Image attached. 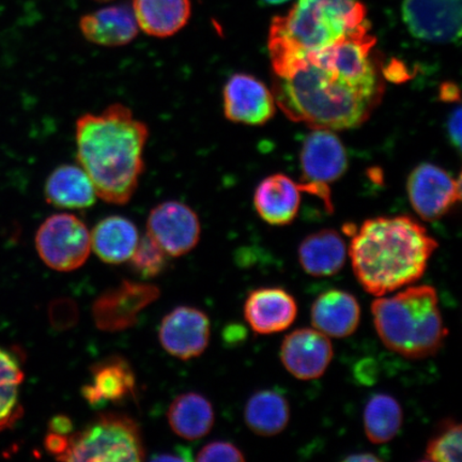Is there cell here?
Listing matches in <instances>:
<instances>
[{
  "mask_svg": "<svg viewBox=\"0 0 462 462\" xmlns=\"http://www.w3.org/2000/svg\"><path fill=\"white\" fill-rule=\"evenodd\" d=\"M160 297V289L152 284L124 281L96 299L92 316L97 328L120 332L134 327L138 315Z\"/></svg>",
  "mask_w": 462,
  "mask_h": 462,
  "instance_id": "cell-8",
  "label": "cell"
},
{
  "mask_svg": "<svg viewBox=\"0 0 462 462\" xmlns=\"http://www.w3.org/2000/svg\"><path fill=\"white\" fill-rule=\"evenodd\" d=\"M224 115L231 123L263 125L274 117L273 91L251 74L231 75L223 89Z\"/></svg>",
  "mask_w": 462,
  "mask_h": 462,
  "instance_id": "cell-12",
  "label": "cell"
},
{
  "mask_svg": "<svg viewBox=\"0 0 462 462\" xmlns=\"http://www.w3.org/2000/svg\"><path fill=\"white\" fill-rule=\"evenodd\" d=\"M303 184L276 173L259 183L254 205L260 217L273 226H285L298 217Z\"/></svg>",
  "mask_w": 462,
  "mask_h": 462,
  "instance_id": "cell-19",
  "label": "cell"
},
{
  "mask_svg": "<svg viewBox=\"0 0 462 462\" xmlns=\"http://www.w3.org/2000/svg\"><path fill=\"white\" fill-rule=\"evenodd\" d=\"M438 246L412 217H375L352 234L348 253L357 282L378 298L419 282Z\"/></svg>",
  "mask_w": 462,
  "mask_h": 462,
  "instance_id": "cell-3",
  "label": "cell"
},
{
  "mask_svg": "<svg viewBox=\"0 0 462 462\" xmlns=\"http://www.w3.org/2000/svg\"><path fill=\"white\" fill-rule=\"evenodd\" d=\"M375 42L365 21L334 44L309 54L286 77H274L276 106L289 119L314 129L360 126L384 95Z\"/></svg>",
  "mask_w": 462,
  "mask_h": 462,
  "instance_id": "cell-1",
  "label": "cell"
},
{
  "mask_svg": "<svg viewBox=\"0 0 462 462\" xmlns=\"http://www.w3.org/2000/svg\"><path fill=\"white\" fill-rule=\"evenodd\" d=\"M152 460H178V461H190L193 460L192 453L189 448H180L173 450L172 453H163L159 456H153Z\"/></svg>",
  "mask_w": 462,
  "mask_h": 462,
  "instance_id": "cell-37",
  "label": "cell"
},
{
  "mask_svg": "<svg viewBox=\"0 0 462 462\" xmlns=\"http://www.w3.org/2000/svg\"><path fill=\"white\" fill-rule=\"evenodd\" d=\"M402 21L413 37L432 43L461 38V0H403Z\"/></svg>",
  "mask_w": 462,
  "mask_h": 462,
  "instance_id": "cell-11",
  "label": "cell"
},
{
  "mask_svg": "<svg viewBox=\"0 0 462 462\" xmlns=\"http://www.w3.org/2000/svg\"><path fill=\"white\" fill-rule=\"evenodd\" d=\"M144 448L136 421L121 413H102L72 432L62 461H142Z\"/></svg>",
  "mask_w": 462,
  "mask_h": 462,
  "instance_id": "cell-6",
  "label": "cell"
},
{
  "mask_svg": "<svg viewBox=\"0 0 462 462\" xmlns=\"http://www.w3.org/2000/svg\"><path fill=\"white\" fill-rule=\"evenodd\" d=\"M407 190L414 211L424 221L433 222L447 216L460 200L461 180L441 167L424 163L410 175Z\"/></svg>",
  "mask_w": 462,
  "mask_h": 462,
  "instance_id": "cell-10",
  "label": "cell"
},
{
  "mask_svg": "<svg viewBox=\"0 0 462 462\" xmlns=\"http://www.w3.org/2000/svg\"><path fill=\"white\" fill-rule=\"evenodd\" d=\"M90 372L91 381L83 386L82 395L91 407L99 409L135 397V374L124 357L109 356L96 363Z\"/></svg>",
  "mask_w": 462,
  "mask_h": 462,
  "instance_id": "cell-17",
  "label": "cell"
},
{
  "mask_svg": "<svg viewBox=\"0 0 462 462\" xmlns=\"http://www.w3.org/2000/svg\"><path fill=\"white\" fill-rule=\"evenodd\" d=\"M149 134L147 124L121 103L79 117L77 158L94 183L97 198L120 206L133 199L144 171Z\"/></svg>",
  "mask_w": 462,
  "mask_h": 462,
  "instance_id": "cell-2",
  "label": "cell"
},
{
  "mask_svg": "<svg viewBox=\"0 0 462 462\" xmlns=\"http://www.w3.org/2000/svg\"><path fill=\"white\" fill-rule=\"evenodd\" d=\"M462 427L454 419L442 420L427 443L425 460L459 462L461 460Z\"/></svg>",
  "mask_w": 462,
  "mask_h": 462,
  "instance_id": "cell-29",
  "label": "cell"
},
{
  "mask_svg": "<svg viewBox=\"0 0 462 462\" xmlns=\"http://www.w3.org/2000/svg\"><path fill=\"white\" fill-rule=\"evenodd\" d=\"M167 257L169 255L147 235L138 241L129 259L130 267L143 279H153L165 270Z\"/></svg>",
  "mask_w": 462,
  "mask_h": 462,
  "instance_id": "cell-30",
  "label": "cell"
},
{
  "mask_svg": "<svg viewBox=\"0 0 462 462\" xmlns=\"http://www.w3.org/2000/svg\"><path fill=\"white\" fill-rule=\"evenodd\" d=\"M281 360L286 371L303 381L322 377L333 360L330 337L316 328H302L289 333L281 346Z\"/></svg>",
  "mask_w": 462,
  "mask_h": 462,
  "instance_id": "cell-13",
  "label": "cell"
},
{
  "mask_svg": "<svg viewBox=\"0 0 462 462\" xmlns=\"http://www.w3.org/2000/svg\"><path fill=\"white\" fill-rule=\"evenodd\" d=\"M372 315L381 342L409 360L436 356L448 335L437 291L430 285H410L394 296L378 297Z\"/></svg>",
  "mask_w": 462,
  "mask_h": 462,
  "instance_id": "cell-5",
  "label": "cell"
},
{
  "mask_svg": "<svg viewBox=\"0 0 462 462\" xmlns=\"http://www.w3.org/2000/svg\"><path fill=\"white\" fill-rule=\"evenodd\" d=\"M69 438H70V435L63 436L49 431L44 439L45 449L48 450L51 455L55 456L56 459L60 460L68 450Z\"/></svg>",
  "mask_w": 462,
  "mask_h": 462,
  "instance_id": "cell-33",
  "label": "cell"
},
{
  "mask_svg": "<svg viewBox=\"0 0 462 462\" xmlns=\"http://www.w3.org/2000/svg\"><path fill=\"white\" fill-rule=\"evenodd\" d=\"M80 32L87 42L104 48H120L137 37L138 25L128 5H116L80 17Z\"/></svg>",
  "mask_w": 462,
  "mask_h": 462,
  "instance_id": "cell-20",
  "label": "cell"
},
{
  "mask_svg": "<svg viewBox=\"0 0 462 462\" xmlns=\"http://www.w3.org/2000/svg\"><path fill=\"white\" fill-rule=\"evenodd\" d=\"M24 380L19 362L9 352L0 349V430L19 419L20 386Z\"/></svg>",
  "mask_w": 462,
  "mask_h": 462,
  "instance_id": "cell-28",
  "label": "cell"
},
{
  "mask_svg": "<svg viewBox=\"0 0 462 462\" xmlns=\"http://www.w3.org/2000/svg\"><path fill=\"white\" fill-rule=\"evenodd\" d=\"M167 420L177 436L193 441L204 438L215 425V410L209 400L199 393H186L173 401Z\"/></svg>",
  "mask_w": 462,
  "mask_h": 462,
  "instance_id": "cell-25",
  "label": "cell"
},
{
  "mask_svg": "<svg viewBox=\"0 0 462 462\" xmlns=\"http://www.w3.org/2000/svg\"><path fill=\"white\" fill-rule=\"evenodd\" d=\"M44 198L48 204L60 209L83 210L96 204L97 195L82 167L62 164L46 179Z\"/></svg>",
  "mask_w": 462,
  "mask_h": 462,
  "instance_id": "cell-21",
  "label": "cell"
},
{
  "mask_svg": "<svg viewBox=\"0 0 462 462\" xmlns=\"http://www.w3.org/2000/svg\"><path fill=\"white\" fill-rule=\"evenodd\" d=\"M299 262L305 273L315 277L337 275L345 267L346 242L337 230L310 234L299 246Z\"/></svg>",
  "mask_w": 462,
  "mask_h": 462,
  "instance_id": "cell-22",
  "label": "cell"
},
{
  "mask_svg": "<svg viewBox=\"0 0 462 462\" xmlns=\"http://www.w3.org/2000/svg\"><path fill=\"white\" fill-rule=\"evenodd\" d=\"M196 460L206 462H244L245 461V456L244 452L233 443L215 441L202 448Z\"/></svg>",
  "mask_w": 462,
  "mask_h": 462,
  "instance_id": "cell-31",
  "label": "cell"
},
{
  "mask_svg": "<svg viewBox=\"0 0 462 462\" xmlns=\"http://www.w3.org/2000/svg\"><path fill=\"white\" fill-rule=\"evenodd\" d=\"M305 183L328 187L338 180L348 167L342 141L333 131L315 129L305 138L300 154Z\"/></svg>",
  "mask_w": 462,
  "mask_h": 462,
  "instance_id": "cell-15",
  "label": "cell"
},
{
  "mask_svg": "<svg viewBox=\"0 0 462 462\" xmlns=\"http://www.w3.org/2000/svg\"><path fill=\"white\" fill-rule=\"evenodd\" d=\"M34 242L42 262L60 273L82 267L90 255V231L82 219L68 213L46 218Z\"/></svg>",
  "mask_w": 462,
  "mask_h": 462,
  "instance_id": "cell-7",
  "label": "cell"
},
{
  "mask_svg": "<svg viewBox=\"0 0 462 462\" xmlns=\"http://www.w3.org/2000/svg\"><path fill=\"white\" fill-rule=\"evenodd\" d=\"M298 316L296 299L285 289L263 287L253 291L245 303V318L260 335L281 333L291 328Z\"/></svg>",
  "mask_w": 462,
  "mask_h": 462,
  "instance_id": "cell-16",
  "label": "cell"
},
{
  "mask_svg": "<svg viewBox=\"0 0 462 462\" xmlns=\"http://www.w3.org/2000/svg\"><path fill=\"white\" fill-rule=\"evenodd\" d=\"M360 0H298L271 23L268 49L274 77H286L304 58L328 48L366 21Z\"/></svg>",
  "mask_w": 462,
  "mask_h": 462,
  "instance_id": "cell-4",
  "label": "cell"
},
{
  "mask_svg": "<svg viewBox=\"0 0 462 462\" xmlns=\"http://www.w3.org/2000/svg\"><path fill=\"white\" fill-rule=\"evenodd\" d=\"M147 235L167 255L180 257L199 245L201 226L198 213L182 201L161 202L149 213Z\"/></svg>",
  "mask_w": 462,
  "mask_h": 462,
  "instance_id": "cell-9",
  "label": "cell"
},
{
  "mask_svg": "<svg viewBox=\"0 0 462 462\" xmlns=\"http://www.w3.org/2000/svg\"><path fill=\"white\" fill-rule=\"evenodd\" d=\"M439 97H440V100L443 102H460L459 87L453 82L442 84L440 90H439Z\"/></svg>",
  "mask_w": 462,
  "mask_h": 462,
  "instance_id": "cell-36",
  "label": "cell"
},
{
  "mask_svg": "<svg viewBox=\"0 0 462 462\" xmlns=\"http://www.w3.org/2000/svg\"><path fill=\"white\" fill-rule=\"evenodd\" d=\"M49 431L58 433V435L69 436L73 432V423L66 415H56L50 420Z\"/></svg>",
  "mask_w": 462,
  "mask_h": 462,
  "instance_id": "cell-35",
  "label": "cell"
},
{
  "mask_svg": "<svg viewBox=\"0 0 462 462\" xmlns=\"http://www.w3.org/2000/svg\"><path fill=\"white\" fill-rule=\"evenodd\" d=\"M137 25L148 36L165 39L187 26L192 15L190 0H133Z\"/></svg>",
  "mask_w": 462,
  "mask_h": 462,
  "instance_id": "cell-23",
  "label": "cell"
},
{
  "mask_svg": "<svg viewBox=\"0 0 462 462\" xmlns=\"http://www.w3.org/2000/svg\"><path fill=\"white\" fill-rule=\"evenodd\" d=\"M344 460L345 461H356V462L381 461V459L378 457V456H375L372 453H361V454L349 455L348 457H346Z\"/></svg>",
  "mask_w": 462,
  "mask_h": 462,
  "instance_id": "cell-38",
  "label": "cell"
},
{
  "mask_svg": "<svg viewBox=\"0 0 462 462\" xmlns=\"http://www.w3.org/2000/svg\"><path fill=\"white\" fill-rule=\"evenodd\" d=\"M403 411L400 402L386 393L373 395L364 408V431L372 443L392 441L401 431Z\"/></svg>",
  "mask_w": 462,
  "mask_h": 462,
  "instance_id": "cell-27",
  "label": "cell"
},
{
  "mask_svg": "<svg viewBox=\"0 0 462 462\" xmlns=\"http://www.w3.org/2000/svg\"><path fill=\"white\" fill-rule=\"evenodd\" d=\"M448 133L453 146L458 150L461 148V107H456L450 114L448 121Z\"/></svg>",
  "mask_w": 462,
  "mask_h": 462,
  "instance_id": "cell-34",
  "label": "cell"
},
{
  "mask_svg": "<svg viewBox=\"0 0 462 462\" xmlns=\"http://www.w3.org/2000/svg\"><path fill=\"white\" fill-rule=\"evenodd\" d=\"M310 321L328 337H351L361 322V306L354 294L332 289L319 294L310 310Z\"/></svg>",
  "mask_w": 462,
  "mask_h": 462,
  "instance_id": "cell-18",
  "label": "cell"
},
{
  "mask_svg": "<svg viewBox=\"0 0 462 462\" xmlns=\"http://www.w3.org/2000/svg\"><path fill=\"white\" fill-rule=\"evenodd\" d=\"M245 420L248 429L260 437H274L287 429L291 406L285 395L275 390H262L245 404Z\"/></svg>",
  "mask_w": 462,
  "mask_h": 462,
  "instance_id": "cell-26",
  "label": "cell"
},
{
  "mask_svg": "<svg viewBox=\"0 0 462 462\" xmlns=\"http://www.w3.org/2000/svg\"><path fill=\"white\" fill-rule=\"evenodd\" d=\"M91 248L103 263L120 264L134 253L140 235L129 218L112 216L101 219L90 233Z\"/></svg>",
  "mask_w": 462,
  "mask_h": 462,
  "instance_id": "cell-24",
  "label": "cell"
},
{
  "mask_svg": "<svg viewBox=\"0 0 462 462\" xmlns=\"http://www.w3.org/2000/svg\"><path fill=\"white\" fill-rule=\"evenodd\" d=\"M209 318L195 308L180 306L166 315L161 323L162 346L172 356L183 361L204 354L210 342Z\"/></svg>",
  "mask_w": 462,
  "mask_h": 462,
  "instance_id": "cell-14",
  "label": "cell"
},
{
  "mask_svg": "<svg viewBox=\"0 0 462 462\" xmlns=\"http://www.w3.org/2000/svg\"><path fill=\"white\" fill-rule=\"evenodd\" d=\"M263 2L270 5H280L288 2V0H263Z\"/></svg>",
  "mask_w": 462,
  "mask_h": 462,
  "instance_id": "cell-39",
  "label": "cell"
},
{
  "mask_svg": "<svg viewBox=\"0 0 462 462\" xmlns=\"http://www.w3.org/2000/svg\"><path fill=\"white\" fill-rule=\"evenodd\" d=\"M50 320L57 330H68L79 320L78 305L71 299H58L50 306Z\"/></svg>",
  "mask_w": 462,
  "mask_h": 462,
  "instance_id": "cell-32",
  "label": "cell"
},
{
  "mask_svg": "<svg viewBox=\"0 0 462 462\" xmlns=\"http://www.w3.org/2000/svg\"><path fill=\"white\" fill-rule=\"evenodd\" d=\"M96 2L106 3V2H111V0H96Z\"/></svg>",
  "mask_w": 462,
  "mask_h": 462,
  "instance_id": "cell-40",
  "label": "cell"
}]
</instances>
